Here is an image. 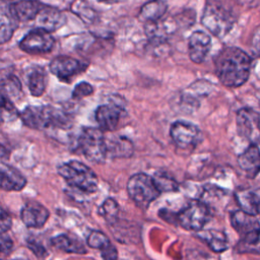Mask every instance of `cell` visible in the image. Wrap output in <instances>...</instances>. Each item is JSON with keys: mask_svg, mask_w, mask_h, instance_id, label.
<instances>
[{"mask_svg": "<svg viewBox=\"0 0 260 260\" xmlns=\"http://www.w3.org/2000/svg\"><path fill=\"white\" fill-rule=\"evenodd\" d=\"M77 145L85 158L91 162L102 164L108 158L107 138L100 128L83 127L78 135Z\"/></svg>", "mask_w": 260, "mask_h": 260, "instance_id": "4", "label": "cell"}, {"mask_svg": "<svg viewBox=\"0 0 260 260\" xmlns=\"http://www.w3.org/2000/svg\"><path fill=\"white\" fill-rule=\"evenodd\" d=\"M238 165L249 178H255L260 173V149L256 144H250L239 156Z\"/></svg>", "mask_w": 260, "mask_h": 260, "instance_id": "17", "label": "cell"}, {"mask_svg": "<svg viewBox=\"0 0 260 260\" xmlns=\"http://www.w3.org/2000/svg\"><path fill=\"white\" fill-rule=\"evenodd\" d=\"M252 66L250 56L237 47H225L214 58L215 74L228 87H239L249 78Z\"/></svg>", "mask_w": 260, "mask_h": 260, "instance_id": "1", "label": "cell"}, {"mask_svg": "<svg viewBox=\"0 0 260 260\" xmlns=\"http://www.w3.org/2000/svg\"><path fill=\"white\" fill-rule=\"evenodd\" d=\"M50 243L54 248L65 253H73V254L87 253V249L81 241H79L75 237H72L66 234H61L53 237L50 240Z\"/></svg>", "mask_w": 260, "mask_h": 260, "instance_id": "22", "label": "cell"}, {"mask_svg": "<svg viewBox=\"0 0 260 260\" xmlns=\"http://www.w3.org/2000/svg\"><path fill=\"white\" fill-rule=\"evenodd\" d=\"M167 10L168 3L165 0H149L141 6L137 16L144 23L157 21L164 18Z\"/></svg>", "mask_w": 260, "mask_h": 260, "instance_id": "20", "label": "cell"}, {"mask_svg": "<svg viewBox=\"0 0 260 260\" xmlns=\"http://www.w3.org/2000/svg\"><path fill=\"white\" fill-rule=\"evenodd\" d=\"M123 112V104L116 102L115 96H113V101L110 104L99 106L94 111V118L99 128L103 131H114L119 125Z\"/></svg>", "mask_w": 260, "mask_h": 260, "instance_id": "11", "label": "cell"}, {"mask_svg": "<svg viewBox=\"0 0 260 260\" xmlns=\"http://www.w3.org/2000/svg\"><path fill=\"white\" fill-rule=\"evenodd\" d=\"M237 130L251 144L260 142V113L250 108H243L237 112Z\"/></svg>", "mask_w": 260, "mask_h": 260, "instance_id": "9", "label": "cell"}, {"mask_svg": "<svg viewBox=\"0 0 260 260\" xmlns=\"http://www.w3.org/2000/svg\"><path fill=\"white\" fill-rule=\"evenodd\" d=\"M12 225V218L9 215V213L5 209H1V215H0V232L1 234H6Z\"/></svg>", "mask_w": 260, "mask_h": 260, "instance_id": "31", "label": "cell"}, {"mask_svg": "<svg viewBox=\"0 0 260 260\" xmlns=\"http://www.w3.org/2000/svg\"><path fill=\"white\" fill-rule=\"evenodd\" d=\"M55 39L51 32L36 27L29 30L19 42V48L27 54H46L53 50Z\"/></svg>", "mask_w": 260, "mask_h": 260, "instance_id": "8", "label": "cell"}, {"mask_svg": "<svg viewBox=\"0 0 260 260\" xmlns=\"http://www.w3.org/2000/svg\"><path fill=\"white\" fill-rule=\"evenodd\" d=\"M251 46H252V49L255 52V54L260 57V25L255 27V29L252 34Z\"/></svg>", "mask_w": 260, "mask_h": 260, "instance_id": "35", "label": "cell"}, {"mask_svg": "<svg viewBox=\"0 0 260 260\" xmlns=\"http://www.w3.org/2000/svg\"><path fill=\"white\" fill-rule=\"evenodd\" d=\"M27 247L34 252V254L39 257V258H42L44 257L45 255H47V251L45 249V247L40 244L38 241L34 240V239H30L27 241Z\"/></svg>", "mask_w": 260, "mask_h": 260, "instance_id": "32", "label": "cell"}, {"mask_svg": "<svg viewBox=\"0 0 260 260\" xmlns=\"http://www.w3.org/2000/svg\"><path fill=\"white\" fill-rule=\"evenodd\" d=\"M120 207L118 202L113 198H107L101 208H100V214L105 218V220L109 224H114L119 216Z\"/></svg>", "mask_w": 260, "mask_h": 260, "instance_id": "27", "label": "cell"}, {"mask_svg": "<svg viewBox=\"0 0 260 260\" xmlns=\"http://www.w3.org/2000/svg\"><path fill=\"white\" fill-rule=\"evenodd\" d=\"M100 253L103 260H118V257H119L118 250L113 244H111L107 249H105Z\"/></svg>", "mask_w": 260, "mask_h": 260, "instance_id": "34", "label": "cell"}, {"mask_svg": "<svg viewBox=\"0 0 260 260\" xmlns=\"http://www.w3.org/2000/svg\"><path fill=\"white\" fill-rule=\"evenodd\" d=\"M1 94L11 99H17L22 91V84L17 76L12 73H7L1 78Z\"/></svg>", "mask_w": 260, "mask_h": 260, "instance_id": "25", "label": "cell"}, {"mask_svg": "<svg viewBox=\"0 0 260 260\" xmlns=\"http://www.w3.org/2000/svg\"><path fill=\"white\" fill-rule=\"evenodd\" d=\"M14 260H25V259H14Z\"/></svg>", "mask_w": 260, "mask_h": 260, "instance_id": "39", "label": "cell"}, {"mask_svg": "<svg viewBox=\"0 0 260 260\" xmlns=\"http://www.w3.org/2000/svg\"><path fill=\"white\" fill-rule=\"evenodd\" d=\"M24 76V82L29 93L32 96L43 95L48 84L47 71L42 66L32 65L26 69Z\"/></svg>", "mask_w": 260, "mask_h": 260, "instance_id": "15", "label": "cell"}, {"mask_svg": "<svg viewBox=\"0 0 260 260\" xmlns=\"http://www.w3.org/2000/svg\"><path fill=\"white\" fill-rule=\"evenodd\" d=\"M127 193L132 201L142 209H146L159 195L154 179L145 173H136L127 181Z\"/></svg>", "mask_w": 260, "mask_h": 260, "instance_id": "5", "label": "cell"}, {"mask_svg": "<svg viewBox=\"0 0 260 260\" xmlns=\"http://www.w3.org/2000/svg\"><path fill=\"white\" fill-rule=\"evenodd\" d=\"M50 212L43 204L37 201H30L23 205L20 210V218L27 228L40 229L48 221Z\"/></svg>", "mask_w": 260, "mask_h": 260, "instance_id": "12", "label": "cell"}, {"mask_svg": "<svg viewBox=\"0 0 260 260\" xmlns=\"http://www.w3.org/2000/svg\"><path fill=\"white\" fill-rule=\"evenodd\" d=\"M88 67V63L75 59L71 56L60 55L54 57L50 64L49 70L57 78L67 81L72 77L82 73Z\"/></svg>", "mask_w": 260, "mask_h": 260, "instance_id": "10", "label": "cell"}, {"mask_svg": "<svg viewBox=\"0 0 260 260\" xmlns=\"http://www.w3.org/2000/svg\"><path fill=\"white\" fill-rule=\"evenodd\" d=\"M98 1L101 2V3H105V4L112 5V4H117V3L124 2V1H126V0H98Z\"/></svg>", "mask_w": 260, "mask_h": 260, "instance_id": "37", "label": "cell"}, {"mask_svg": "<svg viewBox=\"0 0 260 260\" xmlns=\"http://www.w3.org/2000/svg\"><path fill=\"white\" fill-rule=\"evenodd\" d=\"M210 48L211 39L206 32L195 30L190 35L188 39V54L192 62L196 64L202 63L209 53Z\"/></svg>", "mask_w": 260, "mask_h": 260, "instance_id": "13", "label": "cell"}, {"mask_svg": "<svg viewBox=\"0 0 260 260\" xmlns=\"http://www.w3.org/2000/svg\"><path fill=\"white\" fill-rule=\"evenodd\" d=\"M170 136L181 149H193L202 141L200 129L186 121H176L171 125Z\"/></svg>", "mask_w": 260, "mask_h": 260, "instance_id": "7", "label": "cell"}, {"mask_svg": "<svg viewBox=\"0 0 260 260\" xmlns=\"http://www.w3.org/2000/svg\"><path fill=\"white\" fill-rule=\"evenodd\" d=\"M236 16L223 4L213 0H207L203 8L201 23L213 36L221 39L228 35L234 26Z\"/></svg>", "mask_w": 260, "mask_h": 260, "instance_id": "3", "label": "cell"}, {"mask_svg": "<svg viewBox=\"0 0 260 260\" xmlns=\"http://www.w3.org/2000/svg\"><path fill=\"white\" fill-rule=\"evenodd\" d=\"M108 157L128 158L134 153L133 142L125 136H113L107 139Z\"/></svg>", "mask_w": 260, "mask_h": 260, "instance_id": "19", "label": "cell"}, {"mask_svg": "<svg viewBox=\"0 0 260 260\" xmlns=\"http://www.w3.org/2000/svg\"><path fill=\"white\" fill-rule=\"evenodd\" d=\"M199 237L207 244V246L215 253L223 252L229 247L228 238L224 233L217 230H208L202 232Z\"/></svg>", "mask_w": 260, "mask_h": 260, "instance_id": "24", "label": "cell"}, {"mask_svg": "<svg viewBox=\"0 0 260 260\" xmlns=\"http://www.w3.org/2000/svg\"><path fill=\"white\" fill-rule=\"evenodd\" d=\"M257 214L260 216V200H259V203H258V208H257Z\"/></svg>", "mask_w": 260, "mask_h": 260, "instance_id": "38", "label": "cell"}, {"mask_svg": "<svg viewBox=\"0 0 260 260\" xmlns=\"http://www.w3.org/2000/svg\"><path fill=\"white\" fill-rule=\"evenodd\" d=\"M0 186L5 191H20L26 186L25 177L14 167L2 161L0 166Z\"/></svg>", "mask_w": 260, "mask_h": 260, "instance_id": "16", "label": "cell"}, {"mask_svg": "<svg viewBox=\"0 0 260 260\" xmlns=\"http://www.w3.org/2000/svg\"><path fill=\"white\" fill-rule=\"evenodd\" d=\"M152 177L160 192H175L179 190L178 182L168 173L158 171Z\"/></svg>", "mask_w": 260, "mask_h": 260, "instance_id": "26", "label": "cell"}, {"mask_svg": "<svg viewBox=\"0 0 260 260\" xmlns=\"http://www.w3.org/2000/svg\"><path fill=\"white\" fill-rule=\"evenodd\" d=\"M211 216L209 206L202 200H192L177 214L176 220L183 229L200 232Z\"/></svg>", "mask_w": 260, "mask_h": 260, "instance_id": "6", "label": "cell"}, {"mask_svg": "<svg viewBox=\"0 0 260 260\" xmlns=\"http://www.w3.org/2000/svg\"><path fill=\"white\" fill-rule=\"evenodd\" d=\"M71 10L85 23H92L96 19V12L81 0H76L71 4Z\"/></svg>", "mask_w": 260, "mask_h": 260, "instance_id": "28", "label": "cell"}, {"mask_svg": "<svg viewBox=\"0 0 260 260\" xmlns=\"http://www.w3.org/2000/svg\"><path fill=\"white\" fill-rule=\"evenodd\" d=\"M2 1H7V2H8V1H10V0H2Z\"/></svg>", "mask_w": 260, "mask_h": 260, "instance_id": "40", "label": "cell"}, {"mask_svg": "<svg viewBox=\"0 0 260 260\" xmlns=\"http://www.w3.org/2000/svg\"><path fill=\"white\" fill-rule=\"evenodd\" d=\"M13 247V242L12 240L6 236V234H1L0 238V250L2 254H9Z\"/></svg>", "mask_w": 260, "mask_h": 260, "instance_id": "36", "label": "cell"}, {"mask_svg": "<svg viewBox=\"0 0 260 260\" xmlns=\"http://www.w3.org/2000/svg\"><path fill=\"white\" fill-rule=\"evenodd\" d=\"M86 244L89 248L100 250L101 252L107 249L112 243L108 236L99 230H91L86 238Z\"/></svg>", "mask_w": 260, "mask_h": 260, "instance_id": "29", "label": "cell"}, {"mask_svg": "<svg viewBox=\"0 0 260 260\" xmlns=\"http://www.w3.org/2000/svg\"><path fill=\"white\" fill-rule=\"evenodd\" d=\"M44 5V3L38 0H18L16 2L9 3L11 12L19 22L35 20Z\"/></svg>", "mask_w": 260, "mask_h": 260, "instance_id": "18", "label": "cell"}, {"mask_svg": "<svg viewBox=\"0 0 260 260\" xmlns=\"http://www.w3.org/2000/svg\"><path fill=\"white\" fill-rule=\"evenodd\" d=\"M235 198L241 210L252 215L257 214V208L260 197L255 192L248 189H240L236 191Z\"/></svg>", "mask_w": 260, "mask_h": 260, "instance_id": "23", "label": "cell"}, {"mask_svg": "<svg viewBox=\"0 0 260 260\" xmlns=\"http://www.w3.org/2000/svg\"><path fill=\"white\" fill-rule=\"evenodd\" d=\"M93 91H94L93 86L90 83H88L86 81H81L75 85V87L72 91V99L74 101H79L88 95H91L93 93Z\"/></svg>", "mask_w": 260, "mask_h": 260, "instance_id": "30", "label": "cell"}, {"mask_svg": "<svg viewBox=\"0 0 260 260\" xmlns=\"http://www.w3.org/2000/svg\"><path fill=\"white\" fill-rule=\"evenodd\" d=\"M19 21L13 15L10 10L9 3L5 4L2 1L1 11H0V43L4 45L7 43L13 36L15 29L18 26Z\"/></svg>", "mask_w": 260, "mask_h": 260, "instance_id": "21", "label": "cell"}, {"mask_svg": "<svg viewBox=\"0 0 260 260\" xmlns=\"http://www.w3.org/2000/svg\"><path fill=\"white\" fill-rule=\"evenodd\" d=\"M35 20L38 25L37 27L53 32L61 28L66 23L67 17L60 9L45 4Z\"/></svg>", "mask_w": 260, "mask_h": 260, "instance_id": "14", "label": "cell"}, {"mask_svg": "<svg viewBox=\"0 0 260 260\" xmlns=\"http://www.w3.org/2000/svg\"><path fill=\"white\" fill-rule=\"evenodd\" d=\"M58 174L68 186L83 193H94L99 189L96 174L85 164L79 160H68L57 167Z\"/></svg>", "mask_w": 260, "mask_h": 260, "instance_id": "2", "label": "cell"}, {"mask_svg": "<svg viewBox=\"0 0 260 260\" xmlns=\"http://www.w3.org/2000/svg\"><path fill=\"white\" fill-rule=\"evenodd\" d=\"M1 100H2V113H7L8 115H16V109L14 107L13 102L6 95L1 94Z\"/></svg>", "mask_w": 260, "mask_h": 260, "instance_id": "33", "label": "cell"}]
</instances>
